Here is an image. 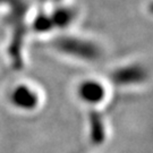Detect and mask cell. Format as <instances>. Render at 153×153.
I'll list each match as a JSON object with an SVG mask.
<instances>
[{
  "mask_svg": "<svg viewBox=\"0 0 153 153\" xmlns=\"http://www.w3.org/2000/svg\"><path fill=\"white\" fill-rule=\"evenodd\" d=\"M53 48L65 57L86 64L97 62L103 56L102 48L98 42L76 34L60 35L55 40Z\"/></svg>",
  "mask_w": 153,
  "mask_h": 153,
  "instance_id": "obj_1",
  "label": "cell"
},
{
  "mask_svg": "<svg viewBox=\"0 0 153 153\" xmlns=\"http://www.w3.org/2000/svg\"><path fill=\"white\" fill-rule=\"evenodd\" d=\"M6 101L17 114L33 115L43 105V93L30 81H17L6 93Z\"/></svg>",
  "mask_w": 153,
  "mask_h": 153,
  "instance_id": "obj_2",
  "label": "cell"
},
{
  "mask_svg": "<svg viewBox=\"0 0 153 153\" xmlns=\"http://www.w3.org/2000/svg\"><path fill=\"white\" fill-rule=\"evenodd\" d=\"M74 95L84 108L100 110L110 98L109 84L95 76L83 77L74 88Z\"/></svg>",
  "mask_w": 153,
  "mask_h": 153,
  "instance_id": "obj_3",
  "label": "cell"
},
{
  "mask_svg": "<svg viewBox=\"0 0 153 153\" xmlns=\"http://www.w3.org/2000/svg\"><path fill=\"white\" fill-rule=\"evenodd\" d=\"M149 71L141 62H127L111 71L110 81L118 88H131L142 86L149 81Z\"/></svg>",
  "mask_w": 153,
  "mask_h": 153,
  "instance_id": "obj_4",
  "label": "cell"
},
{
  "mask_svg": "<svg viewBox=\"0 0 153 153\" xmlns=\"http://www.w3.org/2000/svg\"><path fill=\"white\" fill-rule=\"evenodd\" d=\"M108 136V124L104 121V118L100 114V110H90L88 123V137L92 144L102 143Z\"/></svg>",
  "mask_w": 153,
  "mask_h": 153,
  "instance_id": "obj_5",
  "label": "cell"
}]
</instances>
